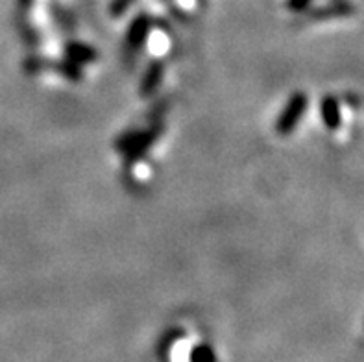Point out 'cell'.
Listing matches in <instances>:
<instances>
[{"instance_id": "cell-1", "label": "cell", "mask_w": 364, "mask_h": 362, "mask_svg": "<svg viewBox=\"0 0 364 362\" xmlns=\"http://www.w3.org/2000/svg\"><path fill=\"white\" fill-rule=\"evenodd\" d=\"M305 107H307V97L304 92H298L294 97L289 100L287 107L283 110V113L279 115V120H277V132L282 135H289L292 129L298 126L300 119L304 117Z\"/></svg>"}, {"instance_id": "cell-2", "label": "cell", "mask_w": 364, "mask_h": 362, "mask_svg": "<svg viewBox=\"0 0 364 362\" xmlns=\"http://www.w3.org/2000/svg\"><path fill=\"white\" fill-rule=\"evenodd\" d=\"M322 120L326 124V128L337 129L342 122L341 117V106H338V100L335 97H326L322 100Z\"/></svg>"}, {"instance_id": "cell-3", "label": "cell", "mask_w": 364, "mask_h": 362, "mask_svg": "<svg viewBox=\"0 0 364 362\" xmlns=\"http://www.w3.org/2000/svg\"><path fill=\"white\" fill-rule=\"evenodd\" d=\"M355 14V6L346 2V0H335L326 8H320L314 11L316 18H329V17H348V15Z\"/></svg>"}, {"instance_id": "cell-4", "label": "cell", "mask_w": 364, "mask_h": 362, "mask_svg": "<svg viewBox=\"0 0 364 362\" xmlns=\"http://www.w3.org/2000/svg\"><path fill=\"white\" fill-rule=\"evenodd\" d=\"M146 30H148V21L144 17L137 18L132 26V32H129V43L132 45H139V43L143 41L144 36H146Z\"/></svg>"}, {"instance_id": "cell-5", "label": "cell", "mask_w": 364, "mask_h": 362, "mask_svg": "<svg viewBox=\"0 0 364 362\" xmlns=\"http://www.w3.org/2000/svg\"><path fill=\"white\" fill-rule=\"evenodd\" d=\"M193 362H215L213 349L208 346H200L193 351Z\"/></svg>"}, {"instance_id": "cell-6", "label": "cell", "mask_w": 364, "mask_h": 362, "mask_svg": "<svg viewBox=\"0 0 364 362\" xmlns=\"http://www.w3.org/2000/svg\"><path fill=\"white\" fill-rule=\"evenodd\" d=\"M311 2H313V0H289V8L294 9V11H301V9L307 8Z\"/></svg>"}, {"instance_id": "cell-7", "label": "cell", "mask_w": 364, "mask_h": 362, "mask_svg": "<svg viewBox=\"0 0 364 362\" xmlns=\"http://www.w3.org/2000/svg\"><path fill=\"white\" fill-rule=\"evenodd\" d=\"M129 4H132V0H115V2H113V8H111V11H113V14H120V11H124Z\"/></svg>"}]
</instances>
